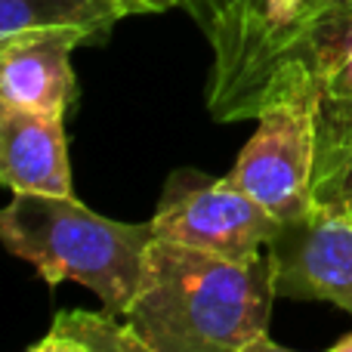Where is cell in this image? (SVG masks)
I'll return each instance as SVG.
<instances>
[{
  "mask_svg": "<svg viewBox=\"0 0 352 352\" xmlns=\"http://www.w3.org/2000/svg\"><path fill=\"white\" fill-rule=\"evenodd\" d=\"M275 300L269 254L238 263L155 235L124 318L148 352H281L269 337Z\"/></svg>",
  "mask_w": 352,
  "mask_h": 352,
  "instance_id": "cell-1",
  "label": "cell"
},
{
  "mask_svg": "<svg viewBox=\"0 0 352 352\" xmlns=\"http://www.w3.org/2000/svg\"><path fill=\"white\" fill-rule=\"evenodd\" d=\"M155 241L148 223H118L84 207L74 195L12 192L0 207V248L31 263L50 287L84 285L102 309L124 316L140 291Z\"/></svg>",
  "mask_w": 352,
  "mask_h": 352,
  "instance_id": "cell-2",
  "label": "cell"
},
{
  "mask_svg": "<svg viewBox=\"0 0 352 352\" xmlns=\"http://www.w3.org/2000/svg\"><path fill=\"white\" fill-rule=\"evenodd\" d=\"M322 84L303 56L272 72L256 105V130L238 152L232 179L287 223L316 204Z\"/></svg>",
  "mask_w": 352,
  "mask_h": 352,
  "instance_id": "cell-3",
  "label": "cell"
},
{
  "mask_svg": "<svg viewBox=\"0 0 352 352\" xmlns=\"http://www.w3.org/2000/svg\"><path fill=\"white\" fill-rule=\"evenodd\" d=\"M152 229L167 241L250 263L266 254L281 219L232 176L213 179L201 170H173L155 207Z\"/></svg>",
  "mask_w": 352,
  "mask_h": 352,
  "instance_id": "cell-4",
  "label": "cell"
},
{
  "mask_svg": "<svg viewBox=\"0 0 352 352\" xmlns=\"http://www.w3.org/2000/svg\"><path fill=\"white\" fill-rule=\"evenodd\" d=\"M266 254L278 297L322 300L352 316V217L312 204L281 223Z\"/></svg>",
  "mask_w": 352,
  "mask_h": 352,
  "instance_id": "cell-5",
  "label": "cell"
},
{
  "mask_svg": "<svg viewBox=\"0 0 352 352\" xmlns=\"http://www.w3.org/2000/svg\"><path fill=\"white\" fill-rule=\"evenodd\" d=\"M93 43L87 31H37L0 47V99L34 115L65 118L74 102L72 53Z\"/></svg>",
  "mask_w": 352,
  "mask_h": 352,
  "instance_id": "cell-6",
  "label": "cell"
},
{
  "mask_svg": "<svg viewBox=\"0 0 352 352\" xmlns=\"http://www.w3.org/2000/svg\"><path fill=\"white\" fill-rule=\"evenodd\" d=\"M0 186L10 192L74 195L65 118L34 115L0 99Z\"/></svg>",
  "mask_w": 352,
  "mask_h": 352,
  "instance_id": "cell-7",
  "label": "cell"
},
{
  "mask_svg": "<svg viewBox=\"0 0 352 352\" xmlns=\"http://www.w3.org/2000/svg\"><path fill=\"white\" fill-rule=\"evenodd\" d=\"M124 16L121 0H0V47L37 31L78 28L102 41Z\"/></svg>",
  "mask_w": 352,
  "mask_h": 352,
  "instance_id": "cell-8",
  "label": "cell"
},
{
  "mask_svg": "<svg viewBox=\"0 0 352 352\" xmlns=\"http://www.w3.org/2000/svg\"><path fill=\"white\" fill-rule=\"evenodd\" d=\"M31 352H148L142 334L118 312L59 309Z\"/></svg>",
  "mask_w": 352,
  "mask_h": 352,
  "instance_id": "cell-9",
  "label": "cell"
},
{
  "mask_svg": "<svg viewBox=\"0 0 352 352\" xmlns=\"http://www.w3.org/2000/svg\"><path fill=\"white\" fill-rule=\"evenodd\" d=\"M322 84V99L352 93V0H337L312 22L300 53Z\"/></svg>",
  "mask_w": 352,
  "mask_h": 352,
  "instance_id": "cell-10",
  "label": "cell"
},
{
  "mask_svg": "<svg viewBox=\"0 0 352 352\" xmlns=\"http://www.w3.org/2000/svg\"><path fill=\"white\" fill-rule=\"evenodd\" d=\"M349 164H352V93L322 99V105H318L316 188L328 186Z\"/></svg>",
  "mask_w": 352,
  "mask_h": 352,
  "instance_id": "cell-11",
  "label": "cell"
},
{
  "mask_svg": "<svg viewBox=\"0 0 352 352\" xmlns=\"http://www.w3.org/2000/svg\"><path fill=\"white\" fill-rule=\"evenodd\" d=\"M238 6H241V0H213L210 28H207V34H204L213 56H217L219 50L226 47V41H229L232 25H235V16H238Z\"/></svg>",
  "mask_w": 352,
  "mask_h": 352,
  "instance_id": "cell-12",
  "label": "cell"
},
{
  "mask_svg": "<svg viewBox=\"0 0 352 352\" xmlns=\"http://www.w3.org/2000/svg\"><path fill=\"white\" fill-rule=\"evenodd\" d=\"M316 204L331 207V210H340L352 217V164L346 170H340L328 186L316 188Z\"/></svg>",
  "mask_w": 352,
  "mask_h": 352,
  "instance_id": "cell-13",
  "label": "cell"
},
{
  "mask_svg": "<svg viewBox=\"0 0 352 352\" xmlns=\"http://www.w3.org/2000/svg\"><path fill=\"white\" fill-rule=\"evenodd\" d=\"M130 16H158V12L186 10V0H121Z\"/></svg>",
  "mask_w": 352,
  "mask_h": 352,
  "instance_id": "cell-14",
  "label": "cell"
},
{
  "mask_svg": "<svg viewBox=\"0 0 352 352\" xmlns=\"http://www.w3.org/2000/svg\"><path fill=\"white\" fill-rule=\"evenodd\" d=\"M186 12L195 19V25L207 34V28H210V16H213V0H186Z\"/></svg>",
  "mask_w": 352,
  "mask_h": 352,
  "instance_id": "cell-15",
  "label": "cell"
},
{
  "mask_svg": "<svg viewBox=\"0 0 352 352\" xmlns=\"http://www.w3.org/2000/svg\"><path fill=\"white\" fill-rule=\"evenodd\" d=\"M334 352H352V334H346V337H340V340L331 346Z\"/></svg>",
  "mask_w": 352,
  "mask_h": 352,
  "instance_id": "cell-16",
  "label": "cell"
},
{
  "mask_svg": "<svg viewBox=\"0 0 352 352\" xmlns=\"http://www.w3.org/2000/svg\"><path fill=\"white\" fill-rule=\"evenodd\" d=\"M337 0H312V10H316V16H322L324 10H328V6H334Z\"/></svg>",
  "mask_w": 352,
  "mask_h": 352,
  "instance_id": "cell-17",
  "label": "cell"
}]
</instances>
